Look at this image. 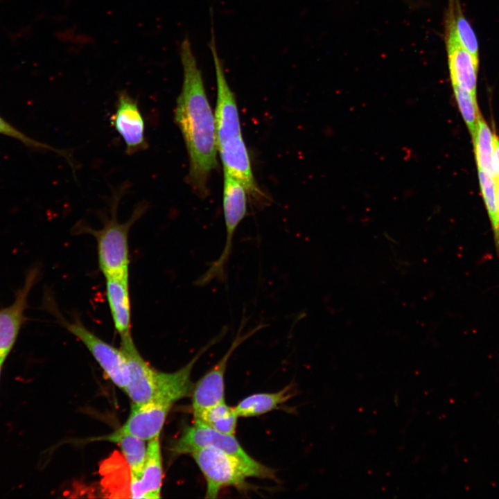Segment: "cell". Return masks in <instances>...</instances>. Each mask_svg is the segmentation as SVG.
<instances>
[{
  "label": "cell",
  "instance_id": "6da1fadb",
  "mask_svg": "<svg viewBox=\"0 0 499 499\" xmlns=\"http://www.w3.org/2000/svg\"><path fill=\"white\" fill-rule=\"evenodd\" d=\"M180 57L183 82L176 100L174 119L188 153V182L197 194L204 196L210 175L218 166L215 116L187 37L181 43Z\"/></svg>",
  "mask_w": 499,
  "mask_h": 499
},
{
  "label": "cell",
  "instance_id": "7a4b0ae2",
  "mask_svg": "<svg viewBox=\"0 0 499 499\" xmlns=\"http://www.w3.org/2000/svg\"><path fill=\"white\" fill-rule=\"evenodd\" d=\"M213 28L211 21L208 46L213 58L217 85L214 116L218 152L224 172L240 180L252 198L262 200L265 196L258 186L253 175L250 155L242 135L236 97L225 76Z\"/></svg>",
  "mask_w": 499,
  "mask_h": 499
},
{
  "label": "cell",
  "instance_id": "3957f363",
  "mask_svg": "<svg viewBox=\"0 0 499 499\" xmlns=\"http://www.w3.org/2000/svg\"><path fill=\"white\" fill-rule=\"evenodd\" d=\"M206 481V498H216L227 487L247 489V479H274V471L254 459H245L222 450L206 447L191 453Z\"/></svg>",
  "mask_w": 499,
  "mask_h": 499
},
{
  "label": "cell",
  "instance_id": "277c9868",
  "mask_svg": "<svg viewBox=\"0 0 499 499\" xmlns=\"http://www.w3.org/2000/svg\"><path fill=\"white\" fill-rule=\"evenodd\" d=\"M124 187L116 191L112 198V213L105 218L102 229L94 230L84 227L97 240L99 268L105 277H129L128 234L131 227L143 216L147 204H139L131 218L120 222L116 217L119 202L123 194Z\"/></svg>",
  "mask_w": 499,
  "mask_h": 499
},
{
  "label": "cell",
  "instance_id": "5b68a950",
  "mask_svg": "<svg viewBox=\"0 0 499 499\" xmlns=\"http://www.w3.org/2000/svg\"><path fill=\"white\" fill-rule=\"evenodd\" d=\"M247 191L243 183L235 177L224 172L222 206L226 228V240L220 256L195 281L198 286L209 284L214 279L223 281L225 268L232 250L236 229L247 213Z\"/></svg>",
  "mask_w": 499,
  "mask_h": 499
},
{
  "label": "cell",
  "instance_id": "8992f818",
  "mask_svg": "<svg viewBox=\"0 0 499 499\" xmlns=\"http://www.w3.org/2000/svg\"><path fill=\"white\" fill-rule=\"evenodd\" d=\"M121 339V349L125 357L129 372V382L125 392L133 404L156 400L162 388L165 372L155 370L146 362L131 335Z\"/></svg>",
  "mask_w": 499,
  "mask_h": 499
},
{
  "label": "cell",
  "instance_id": "52a82bcc",
  "mask_svg": "<svg viewBox=\"0 0 499 499\" xmlns=\"http://www.w3.org/2000/svg\"><path fill=\"white\" fill-rule=\"evenodd\" d=\"M59 318L64 326L87 348L112 383L125 392L129 382V372L121 349L98 338L80 321L70 322L61 317Z\"/></svg>",
  "mask_w": 499,
  "mask_h": 499
},
{
  "label": "cell",
  "instance_id": "ba28073f",
  "mask_svg": "<svg viewBox=\"0 0 499 499\" xmlns=\"http://www.w3.org/2000/svg\"><path fill=\"white\" fill-rule=\"evenodd\" d=\"M245 323L246 317L243 315L236 335L226 353L193 386L192 391L193 415L198 414L206 408L225 400V373L231 355L242 342L265 326V324H261L242 335L241 331Z\"/></svg>",
  "mask_w": 499,
  "mask_h": 499
},
{
  "label": "cell",
  "instance_id": "9c48e42d",
  "mask_svg": "<svg viewBox=\"0 0 499 499\" xmlns=\"http://www.w3.org/2000/svg\"><path fill=\"white\" fill-rule=\"evenodd\" d=\"M110 122L123 139L125 152L131 155L146 150L145 122L138 101L125 90L118 93L116 109Z\"/></svg>",
  "mask_w": 499,
  "mask_h": 499
},
{
  "label": "cell",
  "instance_id": "30bf717a",
  "mask_svg": "<svg viewBox=\"0 0 499 499\" xmlns=\"http://www.w3.org/2000/svg\"><path fill=\"white\" fill-rule=\"evenodd\" d=\"M206 447L218 448L245 459H252L234 435L220 432L197 420L184 429L170 450L175 455H182Z\"/></svg>",
  "mask_w": 499,
  "mask_h": 499
},
{
  "label": "cell",
  "instance_id": "8fae6325",
  "mask_svg": "<svg viewBox=\"0 0 499 499\" xmlns=\"http://www.w3.org/2000/svg\"><path fill=\"white\" fill-rule=\"evenodd\" d=\"M39 274L37 268L27 272L24 283L16 292L13 303L0 308V361L4 362L12 349L20 329L25 320L24 312L27 308L28 294Z\"/></svg>",
  "mask_w": 499,
  "mask_h": 499
},
{
  "label": "cell",
  "instance_id": "7c38bea8",
  "mask_svg": "<svg viewBox=\"0 0 499 499\" xmlns=\"http://www.w3.org/2000/svg\"><path fill=\"white\" fill-rule=\"evenodd\" d=\"M172 406L155 400L139 405L132 403L127 421L114 432L130 434L145 441L159 437Z\"/></svg>",
  "mask_w": 499,
  "mask_h": 499
},
{
  "label": "cell",
  "instance_id": "4fadbf2b",
  "mask_svg": "<svg viewBox=\"0 0 499 499\" xmlns=\"http://www.w3.org/2000/svg\"><path fill=\"white\" fill-rule=\"evenodd\" d=\"M159 437L148 441L146 457L141 477L137 479H130V498L143 499L160 498L163 467Z\"/></svg>",
  "mask_w": 499,
  "mask_h": 499
},
{
  "label": "cell",
  "instance_id": "5bb4252c",
  "mask_svg": "<svg viewBox=\"0 0 499 499\" xmlns=\"http://www.w3.org/2000/svg\"><path fill=\"white\" fill-rule=\"evenodd\" d=\"M452 85L476 95L478 58L463 48L452 35L446 34Z\"/></svg>",
  "mask_w": 499,
  "mask_h": 499
},
{
  "label": "cell",
  "instance_id": "9a60e30c",
  "mask_svg": "<svg viewBox=\"0 0 499 499\" xmlns=\"http://www.w3.org/2000/svg\"><path fill=\"white\" fill-rule=\"evenodd\" d=\"M106 296L114 328L121 338L131 335L128 279L105 277Z\"/></svg>",
  "mask_w": 499,
  "mask_h": 499
},
{
  "label": "cell",
  "instance_id": "2e32d148",
  "mask_svg": "<svg viewBox=\"0 0 499 499\" xmlns=\"http://www.w3.org/2000/svg\"><path fill=\"white\" fill-rule=\"evenodd\" d=\"M495 137L490 128L481 116L472 136L478 170L496 179L499 169L495 152Z\"/></svg>",
  "mask_w": 499,
  "mask_h": 499
},
{
  "label": "cell",
  "instance_id": "e0dca14e",
  "mask_svg": "<svg viewBox=\"0 0 499 499\" xmlns=\"http://www.w3.org/2000/svg\"><path fill=\"white\" fill-rule=\"evenodd\" d=\"M293 394L294 387L289 385L277 392L250 395L239 401L234 408L238 417H256L277 409L292 398Z\"/></svg>",
  "mask_w": 499,
  "mask_h": 499
},
{
  "label": "cell",
  "instance_id": "ac0fdd59",
  "mask_svg": "<svg viewBox=\"0 0 499 499\" xmlns=\"http://www.w3.org/2000/svg\"><path fill=\"white\" fill-rule=\"evenodd\" d=\"M98 439L116 443L129 466L130 479L141 477L147 453L145 440L130 434H119L116 432L100 437Z\"/></svg>",
  "mask_w": 499,
  "mask_h": 499
},
{
  "label": "cell",
  "instance_id": "d6986e66",
  "mask_svg": "<svg viewBox=\"0 0 499 499\" xmlns=\"http://www.w3.org/2000/svg\"><path fill=\"white\" fill-rule=\"evenodd\" d=\"M446 33L453 35L463 48L478 58V42L473 29L462 12L459 0H450Z\"/></svg>",
  "mask_w": 499,
  "mask_h": 499
},
{
  "label": "cell",
  "instance_id": "ffe728a7",
  "mask_svg": "<svg viewBox=\"0 0 499 499\" xmlns=\"http://www.w3.org/2000/svg\"><path fill=\"white\" fill-rule=\"evenodd\" d=\"M238 417L235 408L228 405L225 400L194 415L195 420L227 435L234 434Z\"/></svg>",
  "mask_w": 499,
  "mask_h": 499
},
{
  "label": "cell",
  "instance_id": "44dd1931",
  "mask_svg": "<svg viewBox=\"0 0 499 499\" xmlns=\"http://www.w3.org/2000/svg\"><path fill=\"white\" fill-rule=\"evenodd\" d=\"M478 176L482 197L493 231L495 244L499 253V218L497 207L496 180L481 170H478Z\"/></svg>",
  "mask_w": 499,
  "mask_h": 499
},
{
  "label": "cell",
  "instance_id": "7402d4cb",
  "mask_svg": "<svg viewBox=\"0 0 499 499\" xmlns=\"http://www.w3.org/2000/svg\"><path fill=\"white\" fill-rule=\"evenodd\" d=\"M453 87L460 113L473 136L482 116L479 112L476 95L456 85Z\"/></svg>",
  "mask_w": 499,
  "mask_h": 499
},
{
  "label": "cell",
  "instance_id": "603a6c76",
  "mask_svg": "<svg viewBox=\"0 0 499 499\" xmlns=\"http://www.w3.org/2000/svg\"><path fill=\"white\" fill-rule=\"evenodd\" d=\"M0 134L12 138L29 148L39 150H50L69 159V155L65 151L56 149L46 143L38 141L14 126L0 115Z\"/></svg>",
  "mask_w": 499,
  "mask_h": 499
},
{
  "label": "cell",
  "instance_id": "cb8c5ba5",
  "mask_svg": "<svg viewBox=\"0 0 499 499\" xmlns=\"http://www.w3.org/2000/svg\"><path fill=\"white\" fill-rule=\"evenodd\" d=\"M495 180H496L497 207H498V218H499V175L497 178L495 179Z\"/></svg>",
  "mask_w": 499,
  "mask_h": 499
},
{
  "label": "cell",
  "instance_id": "d4e9b609",
  "mask_svg": "<svg viewBox=\"0 0 499 499\" xmlns=\"http://www.w3.org/2000/svg\"><path fill=\"white\" fill-rule=\"evenodd\" d=\"M495 152H496L497 163H498V169H499V139L498 138V137L496 135L495 137Z\"/></svg>",
  "mask_w": 499,
  "mask_h": 499
},
{
  "label": "cell",
  "instance_id": "484cf974",
  "mask_svg": "<svg viewBox=\"0 0 499 499\" xmlns=\"http://www.w3.org/2000/svg\"><path fill=\"white\" fill-rule=\"evenodd\" d=\"M3 362L0 361V375H1V367H2Z\"/></svg>",
  "mask_w": 499,
  "mask_h": 499
}]
</instances>
